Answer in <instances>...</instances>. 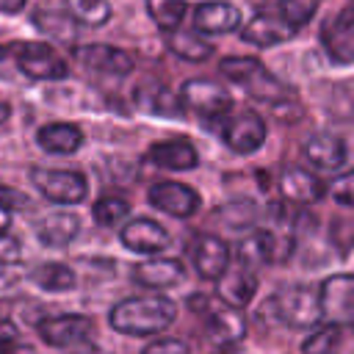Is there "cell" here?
Here are the masks:
<instances>
[{"mask_svg":"<svg viewBox=\"0 0 354 354\" xmlns=\"http://www.w3.org/2000/svg\"><path fill=\"white\" fill-rule=\"evenodd\" d=\"M321 44L332 64H354V11L343 8L321 30Z\"/></svg>","mask_w":354,"mask_h":354,"instance_id":"obj_10","label":"cell"},{"mask_svg":"<svg viewBox=\"0 0 354 354\" xmlns=\"http://www.w3.org/2000/svg\"><path fill=\"white\" fill-rule=\"evenodd\" d=\"M194 28L199 33H230L241 28V11L224 0L199 3L194 11Z\"/></svg>","mask_w":354,"mask_h":354,"instance_id":"obj_16","label":"cell"},{"mask_svg":"<svg viewBox=\"0 0 354 354\" xmlns=\"http://www.w3.org/2000/svg\"><path fill=\"white\" fill-rule=\"evenodd\" d=\"M271 310L277 321H282L288 329H310V326H318V321L324 318L318 293L304 285H290L274 293Z\"/></svg>","mask_w":354,"mask_h":354,"instance_id":"obj_2","label":"cell"},{"mask_svg":"<svg viewBox=\"0 0 354 354\" xmlns=\"http://www.w3.org/2000/svg\"><path fill=\"white\" fill-rule=\"evenodd\" d=\"M66 11L88 28H100L111 19V3L108 0H66Z\"/></svg>","mask_w":354,"mask_h":354,"instance_id":"obj_32","label":"cell"},{"mask_svg":"<svg viewBox=\"0 0 354 354\" xmlns=\"http://www.w3.org/2000/svg\"><path fill=\"white\" fill-rule=\"evenodd\" d=\"M0 354H36V348L28 343H19V340H3Z\"/></svg>","mask_w":354,"mask_h":354,"instance_id":"obj_42","label":"cell"},{"mask_svg":"<svg viewBox=\"0 0 354 354\" xmlns=\"http://www.w3.org/2000/svg\"><path fill=\"white\" fill-rule=\"evenodd\" d=\"M133 105L141 111V113H149V116H160V119H180L185 105H183V97L169 91L166 86H158V83H147V86H138L136 94H133Z\"/></svg>","mask_w":354,"mask_h":354,"instance_id":"obj_15","label":"cell"},{"mask_svg":"<svg viewBox=\"0 0 354 354\" xmlns=\"http://www.w3.org/2000/svg\"><path fill=\"white\" fill-rule=\"evenodd\" d=\"M36 144L50 155H72L83 147V130L69 122H50L39 127Z\"/></svg>","mask_w":354,"mask_h":354,"instance_id":"obj_21","label":"cell"},{"mask_svg":"<svg viewBox=\"0 0 354 354\" xmlns=\"http://www.w3.org/2000/svg\"><path fill=\"white\" fill-rule=\"evenodd\" d=\"M174 315H177V304L166 296H133L116 301L108 313V321L122 335L147 337L163 332L174 321Z\"/></svg>","mask_w":354,"mask_h":354,"instance_id":"obj_1","label":"cell"},{"mask_svg":"<svg viewBox=\"0 0 354 354\" xmlns=\"http://www.w3.org/2000/svg\"><path fill=\"white\" fill-rule=\"evenodd\" d=\"M221 138L224 144L238 152V155H252L266 144L268 127L263 122V116H257L254 111H241L230 119H221Z\"/></svg>","mask_w":354,"mask_h":354,"instance_id":"obj_7","label":"cell"},{"mask_svg":"<svg viewBox=\"0 0 354 354\" xmlns=\"http://www.w3.org/2000/svg\"><path fill=\"white\" fill-rule=\"evenodd\" d=\"M147 160L166 171H191L199 163V152L188 141H160L149 147Z\"/></svg>","mask_w":354,"mask_h":354,"instance_id":"obj_20","label":"cell"},{"mask_svg":"<svg viewBox=\"0 0 354 354\" xmlns=\"http://www.w3.org/2000/svg\"><path fill=\"white\" fill-rule=\"evenodd\" d=\"M147 11H149L152 22L169 36L180 28V22L188 11V3L185 0H147Z\"/></svg>","mask_w":354,"mask_h":354,"instance_id":"obj_30","label":"cell"},{"mask_svg":"<svg viewBox=\"0 0 354 354\" xmlns=\"http://www.w3.org/2000/svg\"><path fill=\"white\" fill-rule=\"evenodd\" d=\"M329 194L337 205H346V207H354V169L351 171H343L332 180L329 185Z\"/></svg>","mask_w":354,"mask_h":354,"instance_id":"obj_37","label":"cell"},{"mask_svg":"<svg viewBox=\"0 0 354 354\" xmlns=\"http://www.w3.org/2000/svg\"><path fill=\"white\" fill-rule=\"evenodd\" d=\"M183 105L205 119H227L232 111V97L221 83L213 80H185L180 88Z\"/></svg>","mask_w":354,"mask_h":354,"instance_id":"obj_5","label":"cell"},{"mask_svg":"<svg viewBox=\"0 0 354 354\" xmlns=\"http://www.w3.org/2000/svg\"><path fill=\"white\" fill-rule=\"evenodd\" d=\"M30 180L39 188V194L55 205H77L88 194V183L83 171L69 169H30Z\"/></svg>","mask_w":354,"mask_h":354,"instance_id":"obj_3","label":"cell"},{"mask_svg":"<svg viewBox=\"0 0 354 354\" xmlns=\"http://www.w3.org/2000/svg\"><path fill=\"white\" fill-rule=\"evenodd\" d=\"M147 199H149L152 207H158V210H163L169 216H177V218L194 216L199 210V205H202V199H199V194L194 188H188L183 183H169V180L149 185Z\"/></svg>","mask_w":354,"mask_h":354,"instance_id":"obj_9","label":"cell"},{"mask_svg":"<svg viewBox=\"0 0 354 354\" xmlns=\"http://www.w3.org/2000/svg\"><path fill=\"white\" fill-rule=\"evenodd\" d=\"M293 36H296V28L285 25L282 19H277V17L266 14V11L254 14L241 30V39L246 44H254V47H274V44H282V41H288Z\"/></svg>","mask_w":354,"mask_h":354,"instance_id":"obj_18","label":"cell"},{"mask_svg":"<svg viewBox=\"0 0 354 354\" xmlns=\"http://www.w3.org/2000/svg\"><path fill=\"white\" fill-rule=\"evenodd\" d=\"M318 6H321V0H263V11L266 14L282 19L285 25H290L296 30L304 28L315 17Z\"/></svg>","mask_w":354,"mask_h":354,"instance_id":"obj_26","label":"cell"},{"mask_svg":"<svg viewBox=\"0 0 354 354\" xmlns=\"http://www.w3.org/2000/svg\"><path fill=\"white\" fill-rule=\"evenodd\" d=\"M30 282L47 293H64V290H72L77 279H75V271L66 268L64 263H41L33 268Z\"/></svg>","mask_w":354,"mask_h":354,"instance_id":"obj_29","label":"cell"},{"mask_svg":"<svg viewBox=\"0 0 354 354\" xmlns=\"http://www.w3.org/2000/svg\"><path fill=\"white\" fill-rule=\"evenodd\" d=\"M243 88L254 97V100H263V102H282V97L288 94V88L263 66V69H257L246 83H243Z\"/></svg>","mask_w":354,"mask_h":354,"instance_id":"obj_31","label":"cell"},{"mask_svg":"<svg viewBox=\"0 0 354 354\" xmlns=\"http://www.w3.org/2000/svg\"><path fill=\"white\" fill-rule=\"evenodd\" d=\"M141 354H191V351H188V343H183L180 337H158Z\"/></svg>","mask_w":354,"mask_h":354,"instance_id":"obj_39","label":"cell"},{"mask_svg":"<svg viewBox=\"0 0 354 354\" xmlns=\"http://www.w3.org/2000/svg\"><path fill=\"white\" fill-rule=\"evenodd\" d=\"M75 55L86 69L102 72V75H113V77H124L136 66L130 53H124L119 47H111V44H86V47H77Z\"/></svg>","mask_w":354,"mask_h":354,"instance_id":"obj_11","label":"cell"},{"mask_svg":"<svg viewBox=\"0 0 354 354\" xmlns=\"http://www.w3.org/2000/svg\"><path fill=\"white\" fill-rule=\"evenodd\" d=\"M17 282H19V274H17V271H11L8 266H0V293L14 290V288H17Z\"/></svg>","mask_w":354,"mask_h":354,"instance_id":"obj_41","label":"cell"},{"mask_svg":"<svg viewBox=\"0 0 354 354\" xmlns=\"http://www.w3.org/2000/svg\"><path fill=\"white\" fill-rule=\"evenodd\" d=\"M205 315H207L205 329H207V337L213 343L230 346V343L243 340V335H246V318L241 315V310L221 304V307H210Z\"/></svg>","mask_w":354,"mask_h":354,"instance_id":"obj_19","label":"cell"},{"mask_svg":"<svg viewBox=\"0 0 354 354\" xmlns=\"http://www.w3.org/2000/svg\"><path fill=\"white\" fill-rule=\"evenodd\" d=\"M216 293L218 299L227 304V307H246L254 293H257V277L254 271H246V268H238V271H227L218 282H216Z\"/></svg>","mask_w":354,"mask_h":354,"instance_id":"obj_25","label":"cell"},{"mask_svg":"<svg viewBox=\"0 0 354 354\" xmlns=\"http://www.w3.org/2000/svg\"><path fill=\"white\" fill-rule=\"evenodd\" d=\"M191 260H194V268L202 279H213L218 282L227 271H230V260H232V252H230V243L221 241L218 235H199L194 243H191Z\"/></svg>","mask_w":354,"mask_h":354,"instance_id":"obj_8","label":"cell"},{"mask_svg":"<svg viewBox=\"0 0 354 354\" xmlns=\"http://www.w3.org/2000/svg\"><path fill=\"white\" fill-rule=\"evenodd\" d=\"M39 335L53 348H69L91 335V321L86 315L69 313V315H53L39 324Z\"/></svg>","mask_w":354,"mask_h":354,"instance_id":"obj_12","label":"cell"},{"mask_svg":"<svg viewBox=\"0 0 354 354\" xmlns=\"http://www.w3.org/2000/svg\"><path fill=\"white\" fill-rule=\"evenodd\" d=\"M304 158H307L318 171H337L340 166H346V144H343L337 136L318 133V136L307 138V144H304Z\"/></svg>","mask_w":354,"mask_h":354,"instance_id":"obj_22","label":"cell"},{"mask_svg":"<svg viewBox=\"0 0 354 354\" xmlns=\"http://www.w3.org/2000/svg\"><path fill=\"white\" fill-rule=\"evenodd\" d=\"M17 66L30 80H64L69 75L66 61L44 41H22L17 47Z\"/></svg>","mask_w":354,"mask_h":354,"instance_id":"obj_4","label":"cell"},{"mask_svg":"<svg viewBox=\"0 0 354 354\" xmlns=\"http://www.w3.org/2000/svg\"><path fill=\"white\" fill-rule=\"evenodd\" d=\"M279 191L293 205H315V202L324 199L326 185L313 171L299 169V166H288L279 174Z\"/></svg>","mask_w":354,"mask_h":354,"instance_id":"obj_14","label":"cell"},{"mask_svg":"<svg viewBox=\"0 0 354 354\" xmlns=\"http://www.w3.org/2000/svg\"><path fill=\"white\" fill-rule=\"evenodd\" d=\"M33 25L47 33L55 41H72L77 33V19L69 11H50V8H39L33 14Z\"/></svg>","mask_w":354,"mask_h":354,"instance_id":"obj_27","label":"cell"},{"mask_svg":"<svg viewBox=\"0 0 354 354\" xmlns=\"http://www.w3.org/2000/svg\"><path fill=\"white\" fill-rule=\"evenodd\" d=\"M166 44H169V50L174 53V55H180L183 61H191V64H199V61H207L216 50H213V44L210 41H205V39H199V33H188V30H174V33H169V39H166Z\"/></svg>","mask_w":354,"mask_h":354,"instance_id":"obj_28","label":"cell"},{"mask_svg":"<svg viewBox=\"0 0 354 354\" xmlns=\"http://www.w3.org/2000/svg\"><path fill=\"white\" fill-rule=\"evenodd\" d=\"M340 343V326L337 324H326L318 326L304 343H301V354H332Z\"/></svg>","mask_w":354,"mask_h":354,"instance_id":"obj_35","label":"cell"},{"mask_svg":"<svg viewBox=\"0 0 354 354\" xmlns=\"http://www.w3.org/2000/svg\"><path fill=\"white\" fill-rule=\"evenodd\" d=\"M30 196L22 194L19 188H11V185H0V207L8 210V213H25L30 210Z\"/></svg>","mask_w":354,"mask_h":354,"instance_id":"obj_38","label":"cell"},{"mask_svg":"<svg viewBox=\"0 0 354 354\" xmlns=\"http://www.w3.org/2000/svg\"><path fill=\"white\" fill-rule=\"evenodd\" d=\"M185 268L180 260L171 257H152V260H141L133 266V279L144 288H155V290H166L174 288L183 279Z\"/></svg>","mask_w":354,"mask_h":354,"instance_id":"obj_17","label":"cell"},{"mask_svg":"<svg viewBox=\"0 0 354 354\" xmlns=\"http://www.w3.org/2000/svg\"><path fill=\"white\" fill-rule=\"evenodd\" d=\"M254 216H257V207H254L252 202H230V205L218 207V218H224V221H227L230 227H235V230L249 227V224L254 221Z\"/></svg>","mask_w":354,"mask_h":354,"instance_id":"obj_36","label":"cell"},{"mask_svg":"<svg viewBox=\"0 0 354 354\" xmlns=\"http://www.w3.org/2000/svg\"><path fill=\"white\" fill-rule=\"evenodd\" d=\"M28 0H0V14H19Z\"/></svg>","mask_w":354,"mask_h":354,"instance_id":"obj_43","label":"cell"},{"mask_svg":"<svg viewBox=\"0 0 354 354\" xmlns=\"http://www.w3.org/2000/svg\"><path fill=\"white\" fill-rule=\"evenodd\" d=\"M8 116H11V105L8 102H0V124L8 122Z\"/></svg>","mask_w":354,"mask_h":354,"instance_id":"obj_45","label":"cell"},{"mask_svg":"<svg viewBox=\"0 0 354 354\" xmlns=\"http://www.w3.org/2000/svg\"><path fill=\"white\" fill-rule=\"evenodd\" d=\"M6 53H8V50H6V47H0V61L6 58Z\"/></svg>","mask_w":354,"mask_h":354,"instance_id":"obj_46","label":"cell"},{"mask_svg":"<svg viewBox=\"0 0 354 354\" xmlns=\"http://www.w3.org/2000/svg\"><path fill=\"white\" fill-rule=\"evenodd\" d=\"M127 213H130V205L122 196H102L91 207V216H94V221L100 227H116L119 221L127 218Z\"/></svg>","mask_w":354,"mask_h":354,"instance_id":"obj_33","label":"cell"},{"mask_svg":"<svg viewBox=\"0 0 354 354\" xmlns=\"http://www.w3.org/2000/svg\"><path fill=\"white\" fill-rule=\"evenodd\" d=\"M257 69H263V64L249 55H230V58H221V64H218V72L238 86H243Z\"/></svg>","mask_w":354,"mask_h":354,"instance_id":"obj_34","label":"cell"},{"mask_svg":"<svg viewBox=\"0 0 354 354\" xmlns=\"http://www.w3.org/2000/svg\"><path fill=\"white\" fill-rule=\"evenodd\" d=\"M11 227V213L0 207V235H6V230Z\"/></svg>","mask_w":354,"mask_h":354,"instance_id":"obj_44","label":"cell"},{"mask_svg":"<svg viewBox=\"0 0 354 354\" xmlns=\"http://www.w3.org/2000/svg\"><path fill=\"white\" fill-rule=\"evenodd\" d=\"M321 313L329 324H351L354 321V274H332L318 288Z\"/></svg>","mask_w":354,"mask_h":354,"instance_id":"obj_6","label":"cell"},{"mask_svg":"<svg viewBox=\"0 0 354 354\" xmlns=\"http://www.w3.org/2000/svg\"><path fill=\"white\" fill-rule=\"evenodd\" d=\"M277 260V243L268 230H252L238 243V263L246 271H254L260 266H268Z\"/></svg>","mask_w":354,"mask_h":354,"instance_id":"obj_24","label":"cell"},{"mask_svg":"<svg viewBox=\"0 0 354 354\" xmlns=\"http://www.w3.org/2000/svg\"><path fill=\"white\" fill-rule=\"evenodd\" d=\"M80 232V218L69 210H58V213H50L44 216L39 224H36V235L44 246L50 249H64L66 243H72Z\"/></svg>","mask_w":354,"mask_h":354,"instance_id":"obj_23","label":"cell"},{"mask_svg":"<svg viewBox=\"0 0 354 354\" xmlns=\"http://www.w3.org/2000/svg\"><path fill=\"white\" fill-rule=\"evenodd\" d=\"M119 241L138 254H158L169 246V232L152 218H133L122 227Z\"/></svg>","mask_w":354,"mask_h":354,"instance_id":"obj_13","label":"cell"},{"mask_svg":"<svg viewBox=\"0 0 354 354\" xmlns=\"http://www.w3.org/2000/svg\"><path fill=\"white\" fill-rule=\"evenodd\" d=\"M22 260V246L14 235H0V266H14Z\"/></svg>","mask_w":354,"mask_h":354,"instance_id":"obj_40","label":"cell"}]
</instances>
